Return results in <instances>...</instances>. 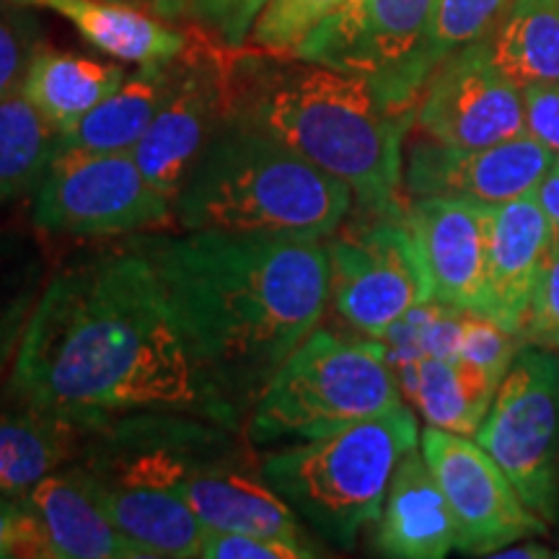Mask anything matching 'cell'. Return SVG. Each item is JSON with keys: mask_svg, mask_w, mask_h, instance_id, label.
<instances>
[{"mask_svg": "<svg viewBox=\"0 0 559 559\" xmlns=\"http://www.w3.org/2000/svg\"><path fill=\"white\" fill-rule=\"evenodd\" d=\"M39 50V19L29 5L0 0V99L21 91L26 70Z\"/></svg>", "mask_w": 559, "mask_h": 559, "instance_id": "obj_32", "label": "cell"}, {"mask_svg": "<svg viewBox=\"0 0 559 559\" xmlns=\"http://www.w3.org/2000/svg\"><path fill=\"white\" fill-rule=\"evenodd\" d=\"M396 379L430 428L477 436L500 381L461 358H419L396 368Z\"/></svg>", "mask_w": 559, "mask_h": 559, "instance_id": "obj_22", "label": "cell"}, {"mask_svg": "<svg viewBox=\"0 0 559 559\" xmlns=\"http://www.w3.org/2000/svg\"><path fill=\"white\" fill-rule=\"evenodd\" d=\"M88 430L75 419L26 404L0 415V495L24 498L47 474L73 464Z\"/></svg>", "mask_w": 559, "mask_h": 559, "instance_id": "obj_24", "label": "cell"}, {"mask_svg": "<svg viewBox=\"0 0 559 559\" xmlns=\"http://www.w3.org/2000/svg\"><path fill=\"white\" fill-rule=\"evenodd\" d=\"M417 419L404 407L262 459L267 485L306 526L353 549L362 526L381 519L389 481L417 449Z\"/></svg>", "mask_w": 559, "mask_h": 559, "instance_id": "obj_5", "label": "cell"}, {"mask_svg": "<svg viewBox=\"0 0 559 559\" xmlns=\"http://www.w3.org/2000/svg\"><path fill=\"white\" fill-rule=\"evenodd\" d=\"M267 0H187L190 16L221 45L243 47Z\"/></svg>", "mask_w": 559, "mask_h": 559, "instance_id": "obj_36", "label": "cell"}, {"mask_svg": "<svg viewBox=\"0 0 559 559\" xmlns=\"http://www.w3.org/2000/svg\"><path fill=\"white\" fill-rule=\"evenodd\" d=\"M438 0H345L293 47V58L358 75L391 107L417 109L438 68Z\"/></svg>", "mask_w": 559, "mask_h": 559, "instance_id": "obj_7", "label": "cell"}, {"mask_svg": "<svg viewBox=\"0 0 559 559\" xmlns=\"http://www.w3.org/2000/svg\"><path fill=\"white\" fill-rule=\"evenodd\" d=\"M130 243L153 267L215 396L241 425L277 368L324 317L326 243L215 230H145Z\"/></svg>", "mask_w": 559, "mask_h": 559, "instance_id": "obj_2", "label": "cell"}, {"mask_svg": "<svg viewBox=\"0 0 559 559\" xmlns=\"http://www.w3.org/2000/svg\"><path fill=\"white\" fill-rule=\"evenodd\" d=\"M345 181L251 124L226 120L174 198L181 230L330 239L353 207Z\"/></svg>", "mask_w": 559, "mask_h": 559, "instance_id": "obj_4", "label": "cell"}, {"mask_svg": "<svg viewBox=\"0 0 559 559\" xmlns=\"http://www.w3.org/2000/svg\"><path fill=\"white\" fill-rule=\"evenodd\" d=\"M492 557H498V559H551L555 557V551L542 547V544H534V542H528V544L515 542V544H508V547L498 549Z\"/></svg>", "mask_w": 559, "mask_h": 559, "instance_id": "obj_41", "label": "cell"}, {"mask_svg": "<svg viewBox=\"0 0 559 559\" xmlns=\"http://www.w3.org/2000/svg\"><path fill=\"white\" fill-rule=\"evenodd\" d=\"M485 45L519 88L559 83V0H513Z\"/></svg>", "mask_w": 559, "mask_h": 559, "instance_id": "obj_27", "label": "cell"}, {"mask_svg": "<svg viewBox=\"0 0 559 559\" xmlns=\"http://www.w3.org/2000/svg\"><path fill=\"white\" fill-rule=\"evenodd\" d=\"M417 109L391 107L358 75L296 58L234 52L228 117L267 132L345 181L360 213L402 207L404 135Z\"/></svg>", "mask_w": 559, "mask_h": 559, "instance_id": "obj_3", "label": "cell"}, {"mask_svg": "<svg viewBox=\"0 0 559 559\" xmlns=\"http://www.w3.org/2000/svg\"><path fill=\"white\" fill-rule=\"evenodd\" d=\"M373 547L391 559H440L456 547V519L423 451L412 449L389 481Z\"/></svg>", "mask_w": 559, "mask_h": 559, "instance_id": "obj_19", "label": "cell"}, {"mask_svg": "<svg viewBox=\"0 0 559 559\" xmlns=\"http://www.w3.org/2000/svg\"><path fill=\"white\" fill-rule=\"evenodd\" d=\"M555 156L521 135L489 148H453L423 140L404 156V190L412 198H451L506 205L536 192Z\"/></svg>", "mask_w": 559, "mask_h": 559, "instance_id": "obj_15", "label": "cell"}, {"mask_svg": "<svg viewBox=\"0 0 559 559\" xmlns=\"http://www.w3.org/2000/svg\"><path fill=\"white\" fill-rule=\"evenodd\" d=\"M83 477L111 523L148 551V557H200V544L207 526L177 495L160 489L109 487L91 479L86 472Z\"/></svg>", "mask_w": 559, "mask_h": 559, "instance_id": "obj_25", "label": "cell"}, {"mask_svg": "<svg viewBox=\"0 0 559 559\" xmlns=\"http://www.w3.org/2000/svg\"><path fill=\"white\" fill-rule=\"evenodd\" d=\"M521 345L523 340L519 334L502 330L495 319L485 313H466L459 358L485 368L492 379L502 381L513 360L519 358Z\"/></svg>", "mask_w": 559, "mask_h": 559, "instance_id": "obj_33", "label": "cell"}, {"mask_svg": "<svg viewBox=\"0 0 559 559\" xmlns=\"http://www.w3.org/2000/svg\"><path fill=\"white\" fill-rule=\"evenodd\" d=\"M417 122L436 143L489 148L526 135L523 88L500 73L479 39L432 70L419 96Z\"/></svg>", "mask_w": 559, "mask_h": 559, "instance_id": "obj_14", "label": "cell"}, {"mask_svg": "<svg viewBox=\"0 0 559 559\" xmlns=\"http://www.w3.org/2000/svg\"><path fill=\"white\" fill-rule=\"evenodd\" d=\"M11 394L16 404L86 428L135 412H179L241 428L130 241L73 257L47 277L13 358Z\"/></svg>", "mask_w": 559, "mask_h": 559, "instance_id": "obj_1", "label": "cell"}, {"mask_svg": "<svg viewBox=\"0 0 559 559\" xmlns=\"http://www.w3.org/2000/svg\"><path fill=\"white\" fill-rule=\"evenodd\" d=\"M120 3L135 5L140 11H148L153 16L164 21H177L181 16H190L187 0H120Z\"/></svg>", "mask_w": 559, "mask_h": 559, "instance_id": "obj_40", "label": "cell"}, {"mask_svg": "<svg viewBox=\"0 0 559 559\" xmlns=\"http://www.w3.org/2000/svg\"><path fill=\"white\" fill-rule=\"evenodd\" d=\"M60 132L21 91L0 99V205L34 192L58 156Z\"/></svg>", "mask_w": 559, "mask_h": 559, "instance_id": "obj_28", "label": "cell"}, {"mask_svg": "<svg viewBox=\"0 0 559 559\" xmlns=\"http://www.w3.org/2000/svg\"><path fill=\"white\" fill-rule=\"evenodd\" d=\"M342 3L345 0H267L251 26V39L262 50L293 52V47Z\"/></svg>", "mask_w": 559, "mask_h": 559, "instance_id": "obj_31", "label": "cell"}, {"mask_svg": "<svg viewBox=\"0 0 559 559\" xmlns=\"http://www.w3.org/2000/svg\"><path fill=\"white\" fill-rule=\"evenodd\" d=\"M536 198L547 215L549 247H559V158L551 160L549 171L544 174L542 185L536 187Z\"/></svg>", "mask_w": 559, "mask_h": 559, "instance_id": "obj_39", "label": "cell"}, {"mask_svg": "<svg viewBox=\"0 0 559 559\" xmlns=\"http://www.w3.org/2000/svg\"><path fill=\"white\" fill-rule=\"evenodd\" d=\"M547 215L536 192L492 207L485 317L519 337L526 324L531 293L547 257Z\"/></svg>", "mask_w": 559, "mask_h": 559, "instance_id": "obj_18", "label": "cell"}, {"mask_svg": "<svg viewBox=\"0 0 559 559\" xmlns=\"http://www.w3.org/2000/svg\"><path fill=\"white\" fill-rule=\"evenodd\" d=\"M236 432L179 412H135L91 428L73 464L102 485L177 495L194 474L249 456Z\"/></svg>", "mask_w": 559, "mask_h": 559, "instance_id": "obj_8", "label": "cell"}, {"mask_svg": "<svg viewBox=\"0 0 559 559\" xmlns=\"http://www.w3.org/2000/svg\"><path fill=\"white\" fill-rule=\"evenodd\" d=\"M58 13L94 50L132 66H164L185 52L187 37L169 21L120 0H13Z\"/></svg>", "mask_w": 559, "mask_h": 559, "instance_id": "obj_21", "label": "cell"}, {"mask_svg": "<svg viewBox=\"0 0 559 559\" xmlns=\"http://www.w3.org/2000/svg\"><path fill=\"white\" fill-rule=\"evenodd\" d=\"M177 81V58L164 66H140L122 86L96 104L83 120L60 132L58 151L130 153L145 135Z\"/></svg>", "mask_w": 559, "mask_h": 559, "instance_id": "obj_23", "label": "cell"}, {"mask_svg": "<svg viewBox=\"0 0 559 559\" xmlns=\"http://www.w3.org/2000/svg\"><path fill=\"white\" fill-rule=\"evenodd\" d=\"M200 557L205 559H300L317 557L309 542L280 539V536L249 534V531L205 528L200 544Z\"/></svg>", "mask_w": 559, "mask_h": 559, "instance_id": "obj_34", "label": "cell"}, {"mask_svg": "<svg viewBox=\"0 0 559 559\" xmlns=\"http://www.w3.org/2000/svg\"><path fill=\"white\" fill-rule=\"evenodd\" d=\"M485 449L523 502L544 521L559 510V358L555 349L526 347L500 381L477 430Z\"/></svg>", "mask_w": 559, "mask_h": 559, "instance_id": "obj_11", "label": "cell"}, {"mask_svg": "<svg viewBox=\"0 0 559 559\" xmlns=\"http://www.w3.org/2000/svg\"><path fill=\"white\" fill-rule=\"evenodd\" d=\"M177 498L185 500L207 528L306 542L296 510L267 485L262 461L257 464L251 456L194 474L177 489Z\"/></svg>", "mask_w": 559, "mask_h": 559, "instance_id": "obj_20", "label": "cell"}, {"mask_svg": "<svg viewBox=\"0 0 559 559\" xmlns=\"http://www.w3.org/2000/svg\"><path fill=\"white\" fill-rule=\"evenodd\" d=\"M0 557L47 559L37 521L19 498L0 495Z\"/></svg>", "mask_w": 559, "mask_h": 559, "instance_id": "obj_37", "label": "cell"}, {"mask_svg": "<svg viewBox=\"0 0 559 559\" xmlns=\"http://www.w3.org/2000/svg\"><path fill=\"white\" fill-rule=\"evenodd\" d=\"M513 0H438L432 52L438 66L449 55L485 39Z\"/></svg>", "mask_w": 559, "mask_h": 559, "instance_id": "obj_30", "label": "cell"}, {"mask_svg": "<svg viewBox=\"0 0 559 559\" xmlns=\"http://www.w3.org/2000/svg\"><path fill=\"white\" fill-rule=\"evenodd\" d=\"M521 337L523 345L559 349V247H547Z\"/></svg>", "mask_w": 559, "mask_h": 559, "instance_id": "obj_35", "label": "cell"}, {"mask_svg": "<svg viewBox=\"0 0 559 559\" xmlns=\"http://www.w3.org/2000/svg\"><path fill=\"white\" fill-rule=\"evenodd\" d=\"M45 272V254L32 236L0 230V373L16 358L47 283Z\"/></svg>", "mask_w": 559, "mask_h": 559, "instance_id": "obj_29", "label": "cell"}, {"mask_svg": "<svg viewBox=\"0 0 559 559\" xmlns=\"http://www.w3.org/2000/svg\"><path fill=\"white\" fill-rule=\"evenodd\" d=\"M415 234L432 300L466 313H487L492 205L451 198H412Z\"/></svg>", "mask_w": 559, "mask_h": 559, "instance_id": "obj_16", "label": "cell"}, {"mask_svg": "<svg viewBox=\"0 0 559 559\" xmlns=\"http://www.w3.org/2000/svg\"><path fill=\"white\" fill-rule=\"evenodd\" d=\"M419 451L456 519L459 551L492 557L508 544L547 531L542 515L523 502L513 481L477 440L428 428L419 438Z\"/></svg>", "mask_w": 559, "mask_h": 559, "instance_id": "obj_13", "label": "cell"}, {"mask_svg": "<svg viewBox=\"0 0 559 559\" xmlns=\"http://www.w3.org/2000/svg\"><path fill=\"white\" fill-rule=\"evenodd\" d=\"M171 218L174 200L151 185L132 153L58 151L34 190L32 221L50 236L145 234Z\"/></svg>", "mask_w": 559, "mask_h": 559, "instance_id": "obj_10", "label": "cell"}, {"mask_svg": "<svg viewBox=\"0 0 559 559\" xmlns=\"http://www.w3.org/2000/svg\"><path fill=\"white\" fill-rule=\"evenodd\" d=\"M330 300L345 324L381 340L415 306L432 300L407 207L360 213L332 234Z\"/></svg>", "mask_w": 559, "mask_h": 559, "instance_id": "obj_9", "label": "cell"}, {"mask_svg": "<svg viewBox=\"0 0 559 559\" xmlns=\"http://www.w3.org/2000/svg\"><path fill=\"white\" fill-rule=\"evenodd\" d=\"M526 104V135L559 158V83H542V86L523 88Z\"/></svg>", "mask_w": 559, "mask_h": 559, "instance_id": "obj_38", "label": "cell"}, {"mask_svg": "<svg viewBox=\"0 0 559 559\" xmlns=\"http://www.w3.org/2000/svg\"><path fill=\"white\" fill-rule=\"evenodd\" d=\"M239 47L187 41L177 58V81L156 120L132 148V158L160 192L177 198L194 160L228 117L230 62Z\"/></svg>", "mask_w": 559, "mask_h": 559, "instance_id": "obj_12", "label": "cell"}, {"mask_svg": "<svg viewBox=\"0 0 559 559\" xmlns=\"http://www.w3.org/2000/svg\"><path fill=\"white\" fill-rule=\"evenodd\" d=\"M19 500L37 521L47 559H148L104 513L79 464L47 474Z\"/></svg>", "mask_w": 559, "mask_h": 559, "instance_id": "obj_17", "label": "cell"}, {"mask_svg": "<svg viewBox=\"0 0 559 559\" xmlns=\"http://www.w3.org/2000/svg\"><path fill=\"white\" fill-rule=\"evenodd\" d=\"M402 407L383 340L355 342L313 330L277 368L247 417L260 449H290Z\"/></svg>", "mask_w": 559, "mask_h": 559, "instance_id": "obj_6", "label": "cell"}, {"mask_svg": "<svg viewBox=\"0 0 559 559\" xmlns=\"http://www.w3.org/2000/svg\"><path fill=\"white\" fill-rule=\"evenodd\" d=\"M124 79L128 73L120 60L104 62L41 47L26 70L21 94L55 130L66 132L120 88Z\"/></svg>", "mask_w": 559, "mask_h": 559, "instance_id": "obj_26", "label": "cell"}]
</instances>
